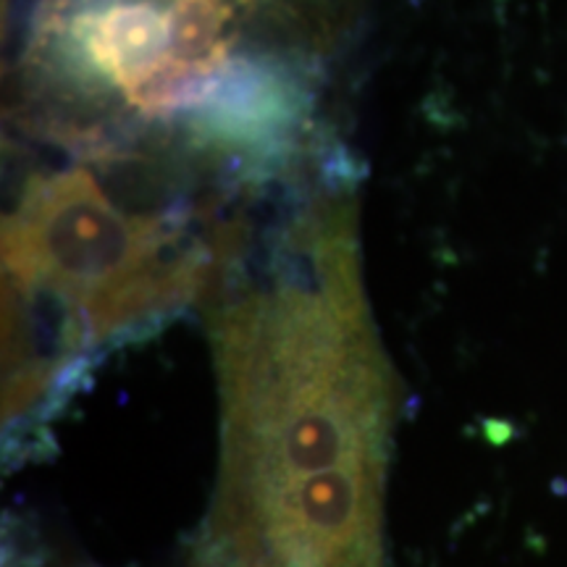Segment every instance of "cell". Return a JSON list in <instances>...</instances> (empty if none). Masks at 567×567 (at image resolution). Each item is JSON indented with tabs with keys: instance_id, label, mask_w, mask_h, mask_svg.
Masks as SVG:
<instances>
[{
	"instance_id": "5",
	"label": "cell",
	"mask_w": 567,
	"mask_h": 567,
	"mask_svg": "<svg viewBox=\"0 0 567 567\" xmlns=\"http://www.w3.org/2000/svg\"><path fill=\"white\" fill-rule=\"evenodd\" d=\"M216 76H221V71L195 69L166 55L153 69L126 84L122 92L142 113H172L195 105L208 95L216 87Z\"/></svg>"
},
{
	"instance_id": "3",
	"label": "cell",
	"mask_w": 567,
	"mask_h": 567,
	"mask_svg": "<svg viewBox=\"0 0 567 567\" xmlns=\"http://www.w3.org/2000/svg\"><path fill=\"white\" fill-rule=\"evenodd\" d=\"M63 32L95 74L124 90L168 55V3L66 0Z\"/></svg>"
},
{
	"instance_id": "2",
	"label": "cell",
	"mask_w": 567,
	"mask_h": 567,
	"mask_svg": "<svg viewBox=\"0 0 567 567\" xmlns=\"http://www.w3.org/2000/svg\"><path fill=\"white\" fill-rule=\"evenodd\" d=\"M6 281L42 289L87 339H103L179 292L166 237L126 216L84 168L32 182L3 226Z\"/></svg>"
},
{
	"instance_id": "4",
	"label": "cell",
	"mask_w": 567,
	"mask_h": 567,
	"mask_svg": "<svg viewBox=\"0 0 567 567\" xmlns=\"http://www.w3.org/2000/svg\"><path fill=\"white\" fill-rule=\"evenodd\" d=\"M245 0H168V59L224 71L231 27Z\"/></svg>"
},
{
	"instance_id": "1",
	"label": "cell",
	"mask_w": 567,
	"mask_h": 567,
	"mask_svg": "<svg viewBox=\"0 0 567 567\" xmlns=\"http://www.w3.org/2000/svg\"><path fill=\"white\" fill-rule=\"evenodd\" d=\"M287 245L279 276L210 313L221 381L213 547L274 567H352L381 551L400 394L350 205L313 213Z\"/></svg>"
}]
</instances>
